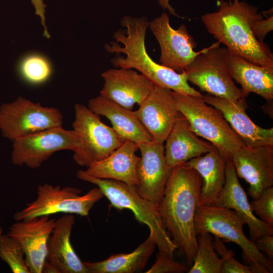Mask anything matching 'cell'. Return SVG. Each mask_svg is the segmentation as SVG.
<instances>
[{
    "label": "cell",
    "mask_w": 273,
    "mask_h": 273,
    "mask_svg": "<svg viewBox=\"0 0 273 273\" xmlns=\"http://www.w3.org/2000/svg\"><path fill=\"white\" fill-rule=\"evenodd\" d=\"M202 183L199 173L186 163L174 167L158 207L165 229L190 266L197 248L195 216Z\"/></svg>",
    "instance_id": "1"
},
{
    "label": "cell",
    "mask_w": 273,
    "mask_h": 273,
    "mask_svg": "<svg viewBox=\"0 0 273 273\" xmlns=\"http://www.w3.org/2000/svg\"><path fill=\"white\" fill-rule=\"evenodd\" d=\"M147 17L125 16L120 23L124 29H118L113 36L115 41L105 44L106 51L117 56L111 61L116 68L136 70L154 84L185 95L203 98L204 95L191 87L184 72L179 73L158 64L148 54L145 46L149 27Z\"/></svg>",
    "instance_id": "2"
},
{
    "label": "cell",
    "mask_w": 273,
    "mask_h": 273,
    "mask_svg": "<svg viewBox=\"0 0 273 273\" xmlns=\"http://www.w3.org/2000/svg\"><path fill=\"white\" fill-rule=\"evenodd\" d=\"M217 11L201 16L207 29L230 53L247 61L273 69V54L267 44L260 43L254 35L252 26L263 19L255 6L234 0L217 1Z\"/></svg>",
    "instance_id": "3"
},
{
    "label": "cell",
    "mask_w": 273,
    "mask_h": 273,
    "mask_svg": "<svg viewBox=\"0 0 273 273\" xmlns=\"http://www.w3.org/2000/svg\"><path fill=\"white\" fill-rule=\"evenodd\" d=\"M244 219L235 211L216 205H199L195 216L197 235L209 233L222 240L232 242L241 249L244 264L252 273H272V262L245 236Z\"/></svg>",
    "instance_id": "4"
},
{
    "label": "cell",
    "mask_w": 273,
    "mask_h": 273,
    "mask_svg": "<svg viewBox=\"0 0 273 273\" xmlns=\"http://www.w3.org/2000/svg\"><path fill=\"white\" fill-rule=\"evenodd\" d=\"M76 176L82 180L96 185L113 207L131 210L138 221L149 227L150 235L154 238L159 252L173 258L177 247L169 236L157 207L142 197L135 187L116 180L96 178L82 170L78 171Z\"/></svg>",
    "instance_id": "5"
},
{
    "label": "cell",
    "mask_w": 273,
    "mask_h": 273,
    "mask_svg": "<svg viewBox=\"0 0 273 273\" xmlns=\"http://www.w3.org/2000/svg\"><path fill=\"white\" fill-rule=\"evenodd\" d=\"M178 110L187 119L190 129L208 141L226 160L246 146L232 129L222 113L206 103L203 97L172 91Z\"/></svg>",
    "instance_id": "6"
},
{
    "label": "cell",
    "mask_w": 273,
    "mask_h": 273,
    "mask_svg": "<svg viewBox=\"0 0 273 273\" xmlns=\"http://www.w3.org/2000/svg\"><path fill=\"white\" fill-rule=\"evenodd\" d=\"M74 109L72 130L79 139L80 147L74 152L73 158L78 165L88 167L108 156L125 142L88 107L75 104Z\"/></svg>",
    "instance_id": "7"
},
{
    "label": "cell",
    "mask_w": 273,
    "mask_h": 273,
    "mask_svg": "<svg viewBox=\"0 0 273 273\" xmlns=\"http://www.w3.org/2000/svg\"><path fill=\"white\" fill-rule=\"evenodd\" d=\"M229 51L217 42L203 49L184 71L188 81L207 94L232 101L245 99L228 68Z\"/></svg>",
    "instance_id": "8"
},
{
    "label": "cell",
    "mask_w": 273,
    "mask_h": 273,
    "mask_svg": "<svg viewBox=\"0 0 273 273\" xmlns=\"http://www.w3.org/2000/svg\"><path fill=\"white\" fill-rule=\"evenodd\" d=\"M81 193V190L75 187L40 185L36 199L16 212L14 219L20 221L58 213L87 216L103 195L99 188H94L83 195Z\"/></svg>",
    "instance_id": "9"
},
{
    "label": "cell",
    "mask_w": 273,
    "mask_h": 273,
    "mask_svg": "<svg viewBox=\"0 0 273 273\" xmlns=\"http://www.w3.org/2000/svg\"><path fill=\"white\" fill-rule=\"evenodd\" d=\"M63 116L54 107L19 97L0 107V130L12 141L49 128L62 126Z\"/></svg>",
    "instance_id": "10"
},
{
    "label": "cell",
    "mask_w": 273,
    "mask_h": 273,
    "mask_svg": "<svg viewBox=\"0 0 273 273\" xmlns=\"http://www.w3.org/2000/svg\"><path fill=\"white\" fill-rule=\"evenodd\" d=\"M13 142L12 163L33 169L39 168L56 152L70 150L75 152L80 147L76 133L62 126L46 129Z\"/></svg>",
    "instance_id": "11"
},
{
    "label": "cell",
    "mask_w": 273,
    "mask_h": 273,
    "mask_svg": "<svg viewBox=\"0 0 273 273\" xmlns=\"http://www.w3.org/2000/svg\"><path fill=\"white\" fill-rule=\"evenodd\" d=\"M149 27L160 46L159 64L176 72H183L201 52L194 51L197 44L186 26L172 28L166 13L149 22Z\"/></svg>",
    "instance_id": "12"
},
{
    "label": "cell",
    "mask_w": 273,
    "mask_h": 273,
    "mask_svg": "<svg viewBox=\"0 0 273 273\" xmlns=\"http://www.w3.org/2000/svg\"><path fill=\"white\" fill-rule=\"evenodd\" d=\"M138 146L141 156L136 189L142 197L158 208L172 169L165 163L163 144L152 141Z\"/></svg>",
    "instance_id": "13"
},
{
    "label": "cell",
    "mask_w": 273,
    "mask_h": 273,
    "mask_svg": "<svg viewBox=\"0 0 273 273\" xmlns=\"http://www.w3.org/2000/svg\"><path fill=\"white\" fill-rule=\"evenodd\" d=\"M230 160L238 176L249 184L248 194L253 199L273 186V146H244Z\"/></svg>",
    "instance_id": "14"
},
{
    "label": "cell",
    "mask_w": 273,
    "mask_h": 273,
    "mask_svg": "<svg viewBox=\"0 0 273 273\" xmlns=\"http://www.w3.org/2000/svg\"><path fill=\"white\" fill-rule=\"evenodd\" d=\"M56 219L49 216L17 221L8 234L21 245L30 273H41L48 251V244L55 227Z\"/></svg>",
    "instance_id": "15"
},
{
    "label": "cell",
    "mask_w": 273,
    "mask_h": 273,
    "mask_svg": "<svg viewBox=\"0 0 273 273\" xmlns=\"http://www.w3.org/2000/svg\"><path fill=\"white\" fill-rule=\"evenodd\" d=\"M134 111L153 141H165L179 113L172 90L154 84L151 92Z\"/></svg>",
    "instance_id": "16"
},
{
    "label": "cell",
    "mask_w": 273,
    "mask_h": 273,
    "mask_svg": "<svg viewBox=\"0 0 273 273\" xmlns=\"http://www.w3.org/2000/svg\"><path fill=\"white\" fill-rule=\"evenodd\" d=\"M101 75L104 83L100 95L129 110L135 104L141 105L154 87L146 76L133 69H109Z\"/></svg>",
    "instance_id": "17"
},
{
    "label": "cell",
    "mask_w": 273,
    "mask_h": 273,
    "mask_svg": "<svg viewBox=\"0 0 273 273\" xmlns=\"http://www.w3.org/2000/svg\"><path fill=\"white\" fill-rule=\"evenodd\" d=\"M203 99L222 113L246 146H273V128H262L252 121L246 112L247 106L245 99L232 101L208 94L204 95Z\"/></svg>",
    "instance_id": "18"
},
{
    "label": "cell",
    "mask_w": 273,
    "mask_h": 273,
    "mask_svg": "<svg viewBox=\"0 0 273 273\" xmlns=\"http://www.w3.org/2000/svg\"><path fill=\"white\" fill-rule=\"evenodd\" d=\"M215 205L232 209L238 213L248 226L251 241L255 243L262 236L273 235V227L255 215L230 160H226L225 183Z\"/></svg>",
    "instance_id": "19"
},
{
    "label": "cell",
    "mask_w": 273,
    "mask_h": 273,
    "mask_svg": "<svg viewBox=\"0 0 273 273\" xmlns=\"http://www.w3.org/2000/svg\"><path fill=\"white\" fill-rule=\"evenodd\" d=\"M135 143L126 140L107 157L94 163L82 171L92 176L120 181L129 186L138 184L137 170L141 157Z\"/></svg>",
    "instance_id": "20"
},
{
    "label": "cell",
    "mask_w": 273,
    "mask_h": 273,
    "mask_svg": "<svg viewBox=\"0 0 273 273\" xmlns=\"http://www.w3.org/2000/svg\"><path fill=\"white\" fill-rule=\"evenodd\" d=\"M165 141L164 158L171 169L207 153L213 147L190 129L187 119L180 112Z\"/></svg>",
    "instance_id": "21"
},
{
    "label": "cell",
    "mask_w": 273,
    "mask_h": 273,
    "mask_svg": "<svg viewBox=\"0 0 273 273\" xmlns=\"http://www.w3.org/2000/svg\"><path fill=\"white\" fill-rule=\"evenodd\" d=\"M75 220L72 214H65L56 220L48 241L46 260L54 265L59 273H88L71 243Z\"/></svg>",
    "instance_id": "22"
},
{
    "label": "cell",
    "mask_w": 273,
    "mask_h": 273,
    "mask_svg": "<svg viewBox=\"0 0 273 273\" xmlns=\"http://www.w3.org/2000/svg\"><path fill=\"white\" fill-rule=\"evenodd\" d=\"M88 107L96 114L107 118L112 128L125 141H130L137 145L153 141L134 111L101 95L89 100Z\"/></svg>",
    "instance_id": "23"
},
{
    "label": "cell",
    "mask_w": 273,
    "mask_h": 273,
    "mask_svg": "<svg viewBox=\"0 0 273 273\" xmlns=\"http://www.w3.org/2000/svg\"><path fill=\"white\" fill-rule=\"evenodd\" d=\"M229 72L241 86L245 97L255 93L268 102L273 99V69L251 63L230 53L227 58Z\"/></svg>",
    "instance_id": "24"
},
{
    "label": "cell",
    "mask_w": 273,
    "mask_h": 273,
    "mask_svg": "<svg viewBox=\"0 0 273 273\" xmlns=\"http://www.w3.org/2000/svg\"><path fill=\"white\" fill-rule=\"evenodd\" d=\"M226 162V160L214 146L204 155L186 162L202 179L199 205H215L225 183Z\"/></svg>",
    "instance_id": "25"
},
{
    "label": "cell",
    "mask_w": 273,
    "mask_h": 273,
    "mask_svg": "<svg viewBox=\"0 0 273 273\" xmlns=\"http://www.w3.org/2000/svg\"><path fill=\"white\" fill-rule=\"evenodd\" d=\"M156 246L152 236L148 238L129 253L113 254L102 261L84 262L88 273L141 272Z\"/></svg>",
    "instance_id": "26"
},
{
    "label": "cell",
    "mask_w": 273,
    "mask_h": 273,
    "mask_svg": "<svg viewBox=\"0 0 273 273\" xmlns=\"http://www.w3.org/2000/svg\"><path fill=\"white\" fill-rule=\"evenodd\" d=\"M211 235H197V248L193 263L188 273H221L222 260L215 251Z\"/></svg>",
    "instance_id": "27"
},
{
    "label": "cell",
    "mask_w": 273,
    "mask_h": 273,
    "mask_svg": "<svg viewBox=\"0 0 273 273\" xmlns=\"http://www.w3.org/2000/svg\"><path fill=\"white\" fill-rule=\"evenodd\" d=\"M18 70L27 82L39 84L47 81L52 74V67L48 59L42 55L31 54L19 62Z\"/></svg>",
    "instance_id": "28"
},
{
    "label": "cell",
    "mask_w": 273,
    "mask_h": 273,
    "mask_svg": "<svg viewBox=\"0 0 273 273\" xmlns=\"http://www.w3.org/2000/svg\"><path fill=\"white\" fill-rule=\"evenodd\" d=\"M0 258L13 273H30L21 245L8 234H2L0 237Z\"/></svg>",
    "instance_id": "29"
},
{
    "label": "cell",
    "mask_w": 273,
    "mask_h": 273,
    "mask_svg": "<svg viewBox=\"0 0 273 273\" xmlns=\"http://www.w3.org/2000/svg\"><path fill=\"white\" fill-rule=\"evenodd\" d=\"M212 244L215 251L222 260L221 273H252L247 265L235 258L234 252L226 248L220 238L215 236Z\"/></svg>",
    "instance_id": "30"
},
{
    "label": "cell",
    "mask_w": 273,
    "mask_h": 273,
    "mask_svg": "<svg viewBox=\"0 0 273 273\" xmlns=\"http://www.w3.org/2000/svg\"><path fill=\"white\" fill-rule=\"evenodd\" d=\"M251 209L259 219L273 227V187L264 190L261 195L253 199Z\"/></svg>",
    "instance_id": "31"
},
{
    "label": "cell",
    "mask_w": 273,
    "mask_h": 273,
    "mask_svg": "<svg viewBox=\"0 0 273 273\" xmlns=\"http://www.w3.org/2000/svg\"><path fill=\"white\" fill-rule=\"evenodd\" d=\"M189 269L185 264L174 260L159 252L156 255L154 264L146 273H183Z\"/></svg>",
    "instance_id": "32"
},
{
    "label": "cell",
    "mask_w": 273,
    "mask_h": 273,
    "mask_svg": "<svg viewBox=\"0 0 273 273\" xmlns=\"http://www.w3.org/2000/svg\"><path fill=\"white\" fill-rule=\"evenodd\" d=\"M272 29V14L265 19H262L256 21L252 26V30L254 35L260 43H264L265 36Z\"/></svg>",
    "instance_id": "33"
},
{
    "label": "cell",
    "mask_w": 273,
    "mask_h": 273,
    "mask_svg": "<svg viewBox=\"0 0 273 273\" xmlns=\"http://www.w3.org/2000/svg\"><path fill=\"white\" fill-rule=\"evenodd\" d=\"M255 243L260 251L264 252L269 260H272L273 235L262 236L256 241Z\"/></svg>",
    "instance_id": "34"
},
{
    "label": "cell",
    "mask_w": 273,
    "mask_h": 273,
    "mask_svg": "<svg viewBox=\"0 0 273 273\" xmlns=\"http://www.w3.org/2000/svg\"><path fill=\"white\" fill-rule=\"evenodd\" d=\"M31 2L35 9V14L40 17L41 24L44 28L43 36L49 38L50 36L45 24L44 16L45 9L47 6L44 3L43 0H31Z\"/></svg>",
    "instance_id": "35"
},
{
    "label": "cell",
    "mask_w": 273,
    "mask_h": 273,
    "mask_svg": "<svg viewBox=\"0 0 273 273\" xmlns=\"http://www.w3.org/2000/svg\"><path fill=\"white\" fill-rule=\"evenodd\" d=\"M159 5L164 10H168L169 13L177 17H180L175 11L174 9L169 3V0H156Z\"/></svg>",
    "instance_id": "36"
},
{
    "label": "cell",
    "mask_w": 273,
    "mask_h": 273,
    "mask_svg": "<svg viewBox=\"0 0 273 273\" xmlns=\"http://www.w3.org/2000/svg\"><path fill=\"white\" fill-rule=\"evenodd\" d=\"M42 272L44 273H59L58 270L51 262L46 260L42 268Z\"/></svg>",
    "instance_id": "37"
},
{
    "label": "cell",
    "mask_w": 273,
    "mask_h": 273,
    "mask_svg": "<svg viewBox=\"0 0 273 273\" xmlns=\"http://www.w3.org/2000/svg\"><path fill=\"white\" fill-rule=\"evenodd\" d=\"M3 229L1 226H0V237L1 236V235L3 234Z\"/></svg>",
    "instance_id": "38"
},
{
    "label": "cell",
    "mask_w": 273,
    "mask_h": 273,
    "mask_svg": "<svg viewBox=\"0 0 273 273\" xmlns=\"http://www.w3.org/2000/svg\"><path fill=\"white\" fill-rule=\"evenodd\" d=\"M231 0H230V1H231Z\"/></svg>",
    "instance_id": "39"
}]
</instances>
